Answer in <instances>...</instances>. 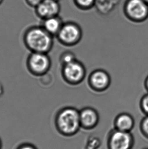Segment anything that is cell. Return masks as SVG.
Returning <instances> with one entry per match:
<instances>
[{
	"instance_id": "1",
	"label": "cell",
	"mask_w": 148,
	"mask_h": 149,
	"mask_svg": "<svg viewBox=\"0 0 148 149\" xmlns=\"http://www.w3.org/2000/svg\"><path fill=\"white\" fill-rule=\"evenodd\" d=\"M53 38L41 26H34L25 31L23 42L30 52L48 54L53 47Z\"/></svg>"
},
{
	"instance_id": "2",
	"label": "cell",
	"mask_w": 148,
	"mask_h": 149,
	"mask_svg": "<svg viewBox=\"0 0 148 149\" xmlns=\"http://www.w3.org/2000/svg\"><path fill=\"white\" fill-rule=\"evenodd\" d=\"M54 122L57 131L66 136L76 135L81 128L79 111L74 107L59 109L55 116Z\"/></svg>"
},
{
	"instance_id": "3",
	"label": "cell",
	"mask_w": 148,
	"mask_h": 149,
	"mask_svg": "<svg viewBox=\"0 0 148 149\" xmlns=\"http://www.w3.org/2000/svg\"><path fill=\"white\" fill-rule=\"evenodd\" d=\"M52 65L48 54L30 52L26 58V66L28 72L35 77H42L50 70Z\"/></svg>"
},
{
	"instance_id": "4",
	"label": "cell",
	"mask_w": 148,
	"mask_h": 149,
	"mask_svg": "<svg viewBox=\"0 0 148 149\" xmlns=\"http://www.w3.org/2000/svg\"><path fill=\"white\" fill-rule=\"evenodd\" d=\"M61 74L63 80L71 86H77L83 82L86 75L84 65L77 59L62 66Z\"/></svg>"
},
{
	"instance_id": "5",
	"label": "cell",
	"mask_w": 148,
	"mask_h": 149,
	"mask_svg": "<svg viewBox=\"0 0 148 149\" xmlns=\"http://www.w3.org/2000/svg\"><path fill=\"white\" fill-rule=\"evenodd\" d=\"M82 29L75 22H64L56 38L60 44L66 47H73L82 39Z\"/></svg>"
},
{
	"instance_id": "6",
	"label": "cell",
	"mask_w": 148,
	"mask_h": 149,
	"mask_svg": "<svg viewBox=\"0 0 148 149\" xmlns=\"http://www.w3.org/2000/svg\"><path fill=\"white\" fill-rule=\"evenodd\" d=\"M134 144V136L131 132L114 128L109 132L107 137V149H132Z\"/></svg>"
},
{
	"instance_id": "7",
	"label": "cell",
	"mask_w": 148,
	"mask_h": 149,
	"mask_svg": "<svg viewBox=\"0 0 148 149\" xmlns=\"http://www.w3.org/2000/svg\"><path fill=\"white\" fill-rule=\"evenodd\" d=\"M125 12L132 22H142L148 17V5L143 0H128L125 6Z\"/></svg>"
},
{
	"instance_id": "8",
	"label": "cell",
	"mask_w": 148,
	"mask_h": 149,
	"mask_svg": "<svg viewBox=\"0 0 148 149\" xmlns=\"http://www.w3.org/2000/svg\"><path fill=\"white\" fill-rule=\"evenodd\" d=\"M111 78L107 71L98 69L90 73L88 76V84L90 89L96 92H103L110 86Z\"/></svg>"
},
{
	"instance_id": "9",
	"label": "cell",
	"mask_w": 148,
	"mask_h": 149,
	"mask_svg": "<svg viewBox=\"0 0 148 149\" xmlns=\"http://www.w3.org/2000/svg\"><path fill=\"white\" fill-rule=\"evenodd\" d=\"M35 9L37 16L43 20L59 15L60 5L58 0H43Z\"/></svg>"
},
{
	"instance_id": "10",
	"label": "cell",
	"mask_w": 148,
	"mask_h": 149,
	"mask_svg": "<svg viewBox=\"0 0 148 149\" xmlns=\"http://www.w3.org/2000/svg\"><path fill=\"white\" fill-rule=\"evenodd\" d=\"M80 124L82 129L90 130L98 126L100 122V115L95 109L85 107L79 111Z\"/></svg>"
},
{
	"instance_id": "11",
	"label": "cell",
	"mask_w": 148,
	"mask_h": 149,
	"mask_svg": "<svg viewBox=\"0 0 148 149\" xmlns=\"http://www.w3.org/2000/svg\"><path fill=\"white\" fill-rule=\"evenodd\" d=\"M134 124L135 121L132 115L127 113H120L114 119V128L120 131L131 132Z\"/></svg>"
},
{
	"instance_id": "12",
	"label": "cell",
	"mask_w": 148,
	"mask_h": 149,
	"mask_svg": "<svg viewBox=\"0 0 148 149\" xmlns=\"http://www.w3.org/2000/svg\"><path fill=\"white\" fill-rule=\"evenodd\" d=\"M64 24L62 19L58 15L42 20L40 26L49 34L56 37Z\"/></svg>"
},
{
	"instance_id": "13",
	"label": "cell",
	"mask_w": 148,
	"mask_h": 149,
	"mask_svg": "<svg viewBox=\"0 0 148 149\" xmlns=\"http://www.w3.org/2000/svg\"><path fill=\"white\" fill-rule=\"evenodd\" d=\"M77 60L76 55L72 52L66 50L60 54L59 61L61 66L68 64Z\"/></svg>"
},
{
	"instance_id": "14",
	"label": "cell",
	"mask_w": 148,
	"mask_h": 149,
	"mask_svg": "<svg viewBox=\"0 0 148 149\" xmlns=\"http://www.w3.org/2000/svg\"><path fill=\"white\" fill-rule=\"evenodd\" d=\"M140 130L144 137L148 139V116H145L140 123Z\"/></svg>"
},
{
	"instance_id": "15",
	"label": "cell",
	"mask_w": 148,
	"mask_h": 149,
	"mask_svg": "<svg viewBox=\"0 0 148 149\" xmlns=\"http://www.w3.org/2000/svg\"><path fill=\"white\" fill-rule=\"evenodd\" d=\"M140 107L145 116H148V92L142 96L140 101Z\"/></svg>"
},
{
	"instance_id": "16",
	"label": "cell",
	"mask_w": 148,
	"mask_h": 149,
	"mask_svg": "<svg viewBox=\"0 0 148 149\" xmlns=\"http://www.w3.org/2000/svg\"><path fill=\"white\" fill-rule=\"evenodd\" d=\"M77 6L82 9H88L94 4L95 0H74Z\"/></svg>"
},
{
	"instance_id": "17",
	"label": "cell",
	"mask_w": 148,
	"mask_h": 149,
	"mask_svg": "<svg viewBox=\"0 0 148 149\" xmlns=\"http://www.w3.org/2000/svg\"><path fill=\"white\" fill-rule=\"evenodd\" d=\"M43 1V0H25L28 5L34 8L37 7Z\"/></svg>"
},
{
	"instance_id": "18",
	"label": "cell",
	"mask_w": 148,
	"mask_h": 149,
	"mask_svg": "<svg viewBox=\"0 0 148 149\" xmlns=\"http://www.w3.org/2000/svg\"><path fill=\"white\" fill-rule=\"evenodd\" d=\"M18 149H36L34 147L32 146L26 145H24L21 146V147L19 148Z\"/></svg>"
},
{
	"instance_id": "19",
	"label": "cell",
	"mask_w": 148,
	"mask_h": 149,
	"mask_svg": "<svg viewBox=\"0 0 148 149\" xmlns=\"http://www.w3.org/2000/svg\"><path fill=\"white\" fill-rule=\"evenodd\" d=\"M144 86L145 89H146L147 91L148 92V75L145 79L144 81Z\"/></svg>"
},
{
	"instance_id": "20",
	"label": "cell",
	"mask_w": 148,
	"mask_h": 149,
	"mask_svg": "<svg viewBox=\"0 0 148 149\" xmlns=\"http://www.w3.org/2000/svg\"><path fill=\"white\" fill-rule=\"evenodd\" d=\"M143 1H144L145 2H146L147 4H148V0H143Z\"/></svg>"
},
{
	"instance_id": "21",
	"label": "cell",
	"mask_w": 148,
	"mask_h": 149,
	"mask_svg": "<svg viewBox=\"0 0 148 149\" xmlns=\"http://www.w3.org/2000/svg\"><path fill=\"white\" fill-rule=\"evenodd\" d=\"M3 1H4V0H0V5L2 4V3L3 2Z\"/></svg>"
},
{
	"instance_id": "22",
	"label": "cell",
	"mask_w": 148,
	"mask_h": 149,
	"mask_svg": "<svg viewBox=\"0 0 148 149\" xmlns=\"http://www.w3.org/2000/svg\"><path fill=\"white\" fill-rule=\"evenodd\" d=\"M0 148H1V141H0Z\"/></svg>"
},
{
	"instance_id": "23",
	"label": "cell",
	"mask_w": 148,
	"mask_h": 149,
	"mask_svg": "<svg viewBox=\"0 0 148 149\" xmlns=\"http://www.w3.org/2000/svg\"><path fill=\"white\" fill-rule=\"evenodd\" d=\"M148 149V148H146V149Z\"/></svg>"
},
{
	"instance_id": "24",
	"label": "cell",
	"mask_w": 148,
	"mask_h": 149,
	"mask_svg": "<svg viewBox=\"0 0 148 149\" xmlns=\"http://www.w3.org/2000/svg\"><path fill=\"white\" fill-rule=\"evenodd\" d=\"M58 1H59V0H58Z\"/></svg>"
}]
</instances>
